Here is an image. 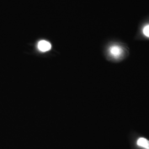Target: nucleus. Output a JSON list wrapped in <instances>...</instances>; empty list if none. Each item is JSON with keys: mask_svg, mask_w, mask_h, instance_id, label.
<instances>
[{"mask_svg": "<svg viewBox=\"0 0 149 149\" xmlns=\"http://www.w3.org/2000/svg\"><path fill=\"white\" fill-rule=\"evenodd\" d=\"M109 53L114 58H118L122 56L123 53V50L120 47L115 45L110 47Z\"/></svg>", "mask_w": 149, "mask_h": 149, "instance_id": "f257e3e1", "label": "nucleus"}, {"mask_svg": "<svg viewBox=\"0 0 149 149\" xmlns=\"http://www.w3.org/2000/svg\"><path fill=\"white\" fill-rule=\"evenodd\" d=\"M38 48L40 51L42 52H45L51 49L52 45L48 41L40 40L38 44Z\"/></svg>", "mask_w": 149, "mask_h": 149, "instance_id": "f03ea898", "label": "nucleus"}, {"mask_svg": "<svg viewBox=\"0 0 149 149\" xmlns=\"http://www.w3.org/2000/svg\"><path fill=\"white\" fill-rule=\"evenodd\" d=\"M137 145L145 149H149V141L146 139L140 138L137 141Z\"/></svg>", "mask_w": 149, "mask_h": 149, "instance_id": "7ed1b4c3", "label": "nucleus"}, {"mask_svg": "<svg viewBox=\"0 0 149 149\" xmlns=\"http://www.w3.org/2000/svg\"><path fill=\"white\" fill-rule=\"evenodd\" d=\"M143 32L146 37L149 38V24H148L144 27Z\"/></svg>", "mask_w": 149, "mask_h": 149, "instance_id": "20e7f679", "label": "nucleus"}]
</instances>
